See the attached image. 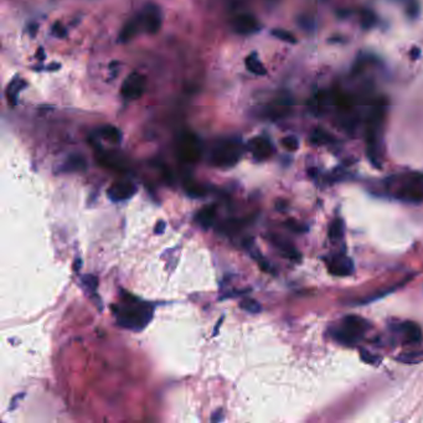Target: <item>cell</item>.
<instances>
[{"label":"cell","mask_w":423,"mask_h":423,"mask_svg":"<svg viewBox=\"0 0 423 423\" xmlns=\"http://www.w3.org/2000/svg\"><path fill=\"white\" fill-rule=\"evenodd\" d=\"M242 148L238 141L227 139L217 143L210 154V163L217 168H231L240 161Z\"/></svg>","instance_id":"cell-2"},{"label":"cell","mask_w":423,"mask_h":423,"mask_svg":"<svg viewBox=\"0 0 423 423\" xmlns=\"http://www.w3.org/2000/svg\"><path fill=\"white\" fill-rule=\"evenodd\" d=\"M165 222L164 221H159L158 224H157V226H155L154 229V233L155 235H161V233H164V231H165Z\"/></svg>","instance_id":"cell-28"},{"label":"cell","mask_w":423,"mask_h":423,"mask_svg":"<svg viewBox=\"0 0 423 423\" xmlns=\"http://www.w3.org/2000/svg\"><path fill=\"white\" fill-rule=\"evenodd\" d=\"M246 67L255 75H265V69L258 60L256 53H252L246 58Z\"/></svg>","instance_id":"cell-19"},{"label":"cell","mask_w":423,"mask_h":423,"mask_svg":"<svg viewBox=\"0 0 423 423\" xmlns=\"http://www.w3.org/2000/svg\"><path fill=\"white\" fill-rule=\"evenodd\" d=\"M240 308L242 310H245V312L251 313V314H257V313H260L262 310V307H261L260 303L252 298H245L244 300H241Z\"/></svg>","instance_id":"cell-21"},{"label":"cell","mask_w":423,"mask_h":423,"mask_svg":"<svg viewBox=\"0 0 423 423\" xmlns=\"http://www.w3.org/2000/svg\"><path fill=\"white\" fill-rule=\"evenodd\" d=\"M184 188H185L186 194L190 197H202L206 195V189L194 181H186Z\"/></svg>","instance_id":"cell-20"},{"label":"cell","mask_w":423,"mask_h":423,"mask_svg":"<svg viewBox=\"0 0 423 423\" xmlns=\"http://www.w3.org/2000/svg\"><path fill=\"white\" fill-rule=\"evenodd\" d=\"M360 357H361V360L364 362H366V364H370V365H376V364H379L380 360H381V357L376 356V355L370 354L369 352H366V350H361V352H360Z\"/></svg>","instance_id":"cell-26"},{"label":"cell","mask_w":423,"mask_h":423,"mask_svg":"<svg viewBox=\"0 0 423 423\" xmlns=\"http://www.w3.org/2000/svg\"><path fill=\"white\" fill-rule=\"evenodd\" d=\"M137 193V186L130 181H119L114 183L108 189V197L114 202L129 200Z\"/></svg>","instance_id":"cell-6"},{"label":"cell","mask_w":423,"mask_h":423,"mask_svg":"<svg viewBox=\"0 0 423 423\" xmlns=\"http://www.w3.org/2000/svg\"><path fill=\"white\" fill-rule=\"evenodd\" d=\"M216 217V206L215 205H209V206H205L201 210H199L195 216V220H196L197 224L200 225L204 229H209V227L212 226L213 221H215Z\"/></svg>","instance_id":"cell-13"},{"label":"cell","mask_w":423,"mask_h":423,"mask_svg":"<svg viewBox=\"0 0 423 423\" xmlns=\"http://www.w3.org/2000/svg\"><path fill=\"white\" fill-rule=\"evenodd\" d=\"M272 35H273L274 37H277V39H280L285 42H289V44H296L297 42L296 36H294L293 34H291L287 30H282V29H274V30H272Z\"/></svg>","instance_id":"cell-24"},{"label":"cell","mask_w":423,"mask_h":423,"mask_svg":"<svg viewBox=\"0 0 423 423\" xmlns=\"http://www.w3.org/2000/svg\"><path fill=\"white\" fill-rule=\"evenodd\" d=\"M141 28V22L138 15L136 19L130 20V21H128L127 24L123 26L122 31H121V34H119L118 40L121 42H123V44L130 41V40H132L133 37L139 33V29Z\"/></svg>","instance_id":"cell-14"},{"label":"cell","mask_w":423,"mask_h":423,"mask_svg":"<svg viewBox=\"0 0 423 423\" xmlns=\"http://www.w3.org/2000/svg\"><path fill=\"white\" fill-rule=\"evenodd\" d=\"M60 67H61V65L53 64V65H49V67H47V69L49 70H57V69H60Z\"/></svg>","instance_id":"cell-32"},{"label":"cell","mask_w":423,"mask_h":423,"mask_svg":"<svg viewBox=\"0 0 423 423\" xmlns=\"http://www.w3.org/2000/svg\"><path fill=\"white\" fill-rule=\"evenodd\" d=\"M224 420V416H222V411L220 409V411H216L215 413L212 415V417H211V421L212 422H219V421Z\"/></svg>","instance_id":"cell-29"},{"label":"cell","mask_w":423,"mask_h":423,"mask_svg":"<svg viewBox=\"0 0 423 423\" xmlns=\"http://www.w3.org/2000/svg\"><path fill=\"white\" fill-rule=\"evenodd\" d=\"M344 326L352 333H354L355 335H357L359 337L370 328V325H369V323L365 319H362L361 317L357 316L345 317L344 318Z\"/></svg>","instance_id":"cell-12"},{"label":"cell","mask_w":423,"mask_h":423,"mask_svg":"<svg viewBox=\"0 0 423 423\" xmlns=\"http://www.w3.org/2000/svg\"><path fill=\"white\" fill-rule=\"evenodd\" d=\"M128 300L123 305L113 307L117 323L124 329L139 332L149 324L153 317V307L148 303H139L138 299L127 296Z\"/></svg>","instance_id":"cell-1"},{"label":"cell","mask_w":423,"mask_h":423,"mask_svg":"<svg viewBox=\"0 0 423 423\" xmlns=\"http://www.w3.org/2000/svg\"><path fill=\"white\" fill-rule=\"evenodd\" d=\"M333 335H334V337L337 341H340V343L343 344H354L360 339L357 335H355L354 333H352L350 330L346 329L345 326L341 328V329L334 330Z\"/></svg>","instance_id":"cell-18"},{"label":"cell","mask_w":423,"mask_h":423,"mask_svg":"<svg viewBox=\"0 0 423 423\" xmlns=\"http://www.w3.org/2000/svg\"><path fill=\"white\" fill-rule=\"evenodd\" d=\"M100 134L102 138L106 141H111V143H119L122 141V133L119 132L118 128L113 127V125H105L100 129Z\"/></svg>","instance_id":"cell-17"},{"label":"cell","mask_w":423,"mask_h":423,"mask_svg":"<svg viewBox=\"0 0 423 423\" xmlns=\"http://www.w3.org/2000/svg\"><path fill=\"white\" fill-rule=\"evenodd\" d=\"M145 87V77L143 75H139L137 72H133L124 80L121 87V92L124 98L129 101L138 100L141 97Z\"/></svg>","instance_id":"cell-4"},{"label":"cell","mask_w":423,"mask_h":423,"mask_svg":"<svg viewBox=\"0 0 423 423\" xmlns=\"http://www.w3.org/2000/svg\"><path fill=\"white\" fill-rule=\"evenodd\" d=\"M249 149L257 160H264L269 158L273 153L271 141L264 138H255L249 143Z\"/></svg>","instance_id":"cell-10"},{"label":"cell","mask_w":423,"mask_h":423,"mask_svg":"<svg viewBox=\"0 0 423 423\" xmlns=\"http://www.w3.org/2000/svg\"><path fill=\"white\" fill-rule=\"evenodd\" d=\"M85 169H86V160L81 155H71L66 163L62 165V172L66 173L82 172Z\"/></svg>","instance_id":"cell-16"},{"label":"cell","mask_w":423,"mask_h":423,"mask_svg":"<svg viewBox=\"0 0 423 423\" xmlns=\"http://www.w3.org/2000/svg\"><path fill=\"white\" fill-rule=\"evenodd\" d=\"M344 224L340 219H335L329 227V236L332 240L337 241L343 237Z\"/></svg>","instance_id":"cell-22"},{"label":"cell","mask_w":423,"mask_h":423,"mask_svg":"<svg viewBox=\"0 0 423 423\" xmlns=\"http://www.w3.org/2000/svg\"><path fill=\"white\" fill-rule=\"evenodd\" d=\"M269 240H271V242L277 247V248L282 252L285 257H288L289 260H292V261H297V262H299V261H300V258H301L300 253H299L298 249H297L296 247H294L293 245L291 244V242H288V241L283 240V238L278 237V236H271V237H269Z\"/></svg>","instance_id":"cell-11"},{"label":"cell","mask_w":423,"mask_h":423,"mask_svg":"<svg viewBox=\"0 0 423 423\" xmlns=\"http://www.w3.org/2000/svg\"><path fill=\"white\" fill-rule=\"evenodd\" d=\"M328 268L329 272L334 276H349L354 271L352 261L344 255H336L332 257V260L328 262Z\"/></svg>","instance_id":"cell-7"},{"label":"cell","mask_w":423,"mask_h":423,"mask_svg":"<svg viewBox=\"0 0 423 423\" xmlns=\"http://www.w3.org/2000/svg\"><path fill=\"white\" fill-rule=\"evenodd\" d=\"M401 330L404 332L405 337L408 343H418L422 340V330L416 323L405 321L404 324H401Z\"/></svg>","instance_id":"cell-15"},{"label":"cell","mask_w":423,"mask_h":423,"mask_svg":"<svg viewBox=\"0 0 423 423\" xmlns=\"http://www.w3.org/2000/svg\"><path fill=\"white\" fill-rule=\"evenodd\" d=\"M421 56V50L418 49V47H413L412 50H411V57L413 58V60H417V58H420Z\"/></svg>","instance_id":"cell-30"},{"label":"cell","mask_w":423,"mask_h":423,"mask_svg":"<svg viewBox=\"0 0 423 423\" xmlns=\"http://www.w3.org/2000/svg\"><path fill=\"white\" fill-rule=\"evenodd\" d=\"M51 33H53V35L56 36V37H65L67 31L66 29L64 28L62 24H60V22H55V24L53 25V29H51Z\"/></svg>","instance_id":"cell-27"},{"label":"cell","mask_w":423,"mask_h":423,"mask_svg":"<svg viewBox=\"0 0 423 423\" xmlns=\"http://www.w3.org/2000/svg\"><path fill=\"white\" fill-rule=\"evenodd\" d=\"M141 22V28L150 35L158 33L161 28V14L160 10L154 4H148L141 14H139Z\"/></svg>","instance_id":"cell-5"},{"label":"cell","mask_w":423,"mask_h":423,"mask_svg":"<svg viewBox=\"0 0 423 423\" xmlns=\"http://www.w3.org/2000/svg\"><path fill=\"white\" fill-rule=\"evenodd\" d=\"M398 199L404 200L406 202H413V204H418V202L423 201V188L417 183L407 184V185L402 186L400 190L397 191Z\"/></svg>","instance_id":"cell-9"},{"label":"cell","mask_w":423,"mask_h":423,"mask_svg":"<svg viewBox=\"0 0 423 423\" xmlns=\"http://www.w3.org/2000/svg\"><path fill=\"white\" fill-rule=\"evenodd\" d=\"M177 158L185 164H195L200 160L202 147L199 138L193 133H183L176 145Z\"/></svg>","instance_id":"cell-3"},{"label":"cell","mask_w":423,"mask_h":423,"mask_svg":"<svg viewBox=\"0 0 423 423\" xmlns=\"http://www.w3.org/2000/svg\"><path fill=\"white\" fill-rule=\"evenodd\" d=\"M81 282H82V285L86 288V291L88 292V293H92V294L96 293L98 287L97 277L92 276V274H86V276H83L82 278H81Z\"/></svg>","instance_id":"cell-23"},{"label":"cell","mask_w":423,"mask_h":423,"mask_svg":"<svg viewBox=\"0 0 423 423\" xmlns=\"http://www.w3.org/2000/svg\"><path fill=\"white\" fill-rule=\"evenodd\" d=\"M222 320H224V317H222V318L220 319V321H217V324H216V328H215V330H213V336H215V335H217V329H219L220 326H221Z\"/></svg>","instance_id":"cell-31"},{"label":"cell","mask_w":423,"mask_h":423,"mask_svg":"<svg viewBox=\"0 0 423 423\" xmlns=\"http://www.w3.org/2000/svg\"><path fill=\"white\" fill-rule=\"evenodd\" d=\"M232 26L236 33L242 34V35L253 34L260 29L256 18L249 14H241L236 17L232 21Z\"/></svg>","instance_id":"cell-8"},{"label":"cell","mask_w":423,"mask_h":423,"mask_svg":"<svg viewBox=\"0 0 423 423\" xmlns=\"http://www.w3.org/2000/svg\"><path fill=\"white\" fill-rule=\"evenodd\" d=\"M282 145L287 150L294 152V150H297L299 148V141H298V139L296 138V137L289 136V137H285V138L282 139Z\"/></svg>","instance_id":"cell-25"}]
</instances>
